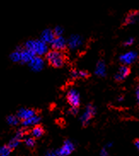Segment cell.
Here are the masks:
<instances>
[{"mask_svg": "<svg viewBox=\"0 0 139 156\" xmlns=\"http://www.w3.org/2000/svg\"><path fill=\"white\" fill-rule=\"evenodd\" d=\"M24 48L32 51L35 55L42 56L46 55L49 52V48L46 43L42 41L41 39H29L25 43Z\"/></svg>", "mask_w": 139, "mask_h": 156, "instance_id": "obj_1", "label": "cell"}, {"mask_svg": "<svg viewBox=\"0 0 139 156\" xmlns=\"http://www.w3.org/2000/svg\"><path fill=\"white\" fill-rule=\"evenodd\" d=\"M46 61L53 68H61L65 63L66 57L62 51L52 50L46 54Z\"/></svg>", "mask_w": 139, "mask_h": 156, "instance_id": "obj_2", "label": "cell"}, {"mask_svg": "<svg viewBox=\"0 0 139 156\" xmlns=\"http://www.w3.org/2000/svg\"><path fill=\"white\" fill-rule=\"evenodd\" d=\"M96 112H97V109H96L94 105L88 104L86 106L84 112L80 115V122L82 123V125L83 126H87L89 123L91 122V120L94 118Z\"/></svg>", "mask_w": 139, "mask_h": 156, "instance_id": "obj_3", "label": "cell"}, {"mask_svg": "<svg viewBox=\"0 0 139 156\" xmlns=\"http://www.w3.org/2000/svg\"><path fill=\"white\" fill-rule=\"evenodd\" d=\"M75 150V144L71 140H66L64 141L62 147L55 149L58 156H68Z\"/></svg>", "mask_w": 139, "mask_h": 156, "instance_id": "obj_4", "label": "cell"}, {"mask_svg": "<svg viewBox=\"0 0 139 156\" xmlns=\"http://www.w3.org/2000/svg\"><path fill=\"white\" fill-rule=\"evenodd\" d=\"M67 100L71 107L79 108L80 104V94L79 90L75 88L69 89L67 93Z\"/></svg>", "mask_w": 139, "mask_h": 156, "instance_id": "obj_5", "label": "cell"}, {"mask_svg": "<svg viewBox=\"0 0 139 156\" xmlns=\"http://www.w3.org/2000/svg\"><path fill=\"white\" fill-rule=\"evenodd\" d=\"M137 59H138V54L134 51H127L119 56L120 62L125 66L131 65L132 63H134Z\"/></svg>", "mask_w": 139, "mask_h": 156, "instance_id": "obj_6", "label": "cell"}, {"mask_svg": "<svg viewBox=\"0 0 139 156\" xmlns=\"http://www.w3.org/2000/svg\"><path fill=\"white\" fill-rule=\"evenodd\" d=\"M67 41H68V47L72 51H76L80 49L84 44L83 38L79 34H72Z\"/></svg>", "mask_w": 139, "mask_h": 156, "instance_id": "obj_7", "label": "cell"}, {"mask_svg": "<svg viewBox=\"0 0 139 156\" xmlns=\"http://www.w3.org/2000/svg\"><path fill=\"white\" fill-rule=\"evenodd\" d=\"M24 136H25V129L21 128L16 131V135L12 137V139L9 142L8 147L10 149H14V148H17L20 144H21V140L24 138Z\"/></svg>", "mask_w": 139, "mask_h": 156, "instance_id": "obj_8", "label": "cell"}, {"mask_svg": "<svg viewBox=\"0 0 139 156\" xmlns=\"http://www.w3.org/2000/svg\"><path fill=\"white\" fill-rule=\"evenodd\" d=\"M29 68L34 72H40L45 67V61L41 56L35 55L33 60L28 63Z\"/></svg>", "mask_w": 139, "mask_h": 156, "instance_id": "obj_9", "label": "cell"}, {"mask_svg": "<svg viewBox=\"0 0 139 156\" xmlns=\"http://www.w3.org/2000/svg\"><path fill=\"white\" fill-rule=\"evenodd\" d=\"M51 44L53 50L62 51L68 47V41L62 36H61V37H55Z\"/></svg>", "mask_w": 139, "mask_h": 156, "instance_id": "obj_10", "label": "cell"}, {"mask_svg": "<svg viewBox=\"0 0 139 156\" xmlns=\"http://www.w3.org/2000/svg\"><path fill=\"white\" fill-rule=\"evenodd\" d=\"M37 114L36 110L33 108H21L17 111L16 116L20 119V120H26L27 119L32 118Z\"/></svg>", "mask_w": 139, "mask_h": 156, "instance_id": "obj_11", "label": "cell"}, {"mask_svg": "<svg viewBox=\"0 0 139 156\" xmlns=\"http://www.w3.org/2000/svg\"><path fill=\"white\" fill-rule=\"evenodd\" d=\"M129 74H130V68H129V67L123 65L119 68L117 73H115L114 79H115L116 81L120 82V81L126 80L127 77L129 76Z\"/></svg>", "mask_w": 139, "mask_h": 156, "instance_id": "obj_12", "label": "cell"}, {"mask_svg": "<svg viewBox=\"0 0 139 156\" xmlns=\"http://www.w3.org/2000/svg\"><path fill=\"white\" fill-rule=\"evenodd\" d=\"M55 38V36L53 30L50 29V28L44 30L41 33V35H40V39L45 43H46L47 44H51Z\"/></svg>", "mask_w": 139, "mask_h": 156, "instance_id": "obj_13", "label": "cell"}, {"mask_svg": "<svg viewBox=\"0 0 139 156\" xmlns=\"http://www.w3.org/2000/svg\"><path fill=\"white\" fill-rule=\"evenodd\" d=\"M41 121V117L36 114L35 116L32 117V118L27 119L26 120H23L21 121V125L24 128H27V127H31V126H38L39 122Z\"/></svg>", "mask_w": 139, "mask_h": 156, "instance_id": "obj_14", "label": "cell"}, {"mask_svg": "<svg viewBox=\"0 0 139 156\" xmlns=\"http://www.w3.org/2000/svg\"><path fill=\"white\" fill-rule=\"evenodd\" d=\"M35 55H34V53L32 52V51H28V50H27L25 49L24 47H23V49L21 51V63H29L30 62L33 60Z\"/></svg>", "mask_w": 139, "mask_h": 156, "instance_id": "obj_15", "label": "cell"}, {"mask_svg": "<svg viewBox=\"0 0 139 156\" xmlns=\"http://www.w3.org/2000/svg\"><path fill=\"white\" fill-rule=\"evenodd\" d=\"M95 74L98 77H104L107 74V67L103 61L97 62L95 68Z\"/></svg>", "mask_w": 139, "mask_h": 156, "instance_id": "obj_16", "label": "cell"}, {"mask_svg": "<svg viewBox=\"0 0 139 156\" xmlns=\"http://www.w3.org/2000/svg\"><path fill=\"white\" fill-rule=\"evenodd\" d=\"M139 18V13L137 11H132L130 14H128L126 19H125V23L127 25H131V24H134L137 21H138Z\"/></svg>", "mask_w": 139, "mask_h": 156, "instance_id": "obj_17", "label": "cell"}, {"mask_svg": "<svg viewBox=\"0 0 139 156\" xmlns=\"http://www.w3.org/2000/svg\"><path fill=\"white\" fill-rule=\"evenodd\" d=\"M44 128L41 126H35L32 128V130L30 131L31 136H33L34 138H39L44 135Z\"/></svg>", "mask_w": 139, "mask_h": 156, "instance_id": "obj_18", "label": "cell"}, {"mask_svg": "<svg viewBox=\"0 0 139 156\" xmlns=\"http://www.w3.org/2000/svg\"><path fill=\"white\" fill-rule=\"evenodd\" d=\"M23 49V47L17 46L16 50L15 51H13L12 53L9 55V58L13 62H21V51Z\"/></svg>", "mask_w": 139, "mask_h": 156, "instance_id": "obj_19", "label": "cell"}, {"mask_svg": "<svg viewBox=\"0 0 139 156\" xmlns=\"http://www.w3.org/2000/svg\"><path fill=\"white\" fill-rule=\"evenodd\" d=\"M6 121L8 123V125L11 126H16L17 125H19L20 123V119L17 117L16 115L14 114H10L6 118Z\"/></svg>", "mask_w": 139, "mask_h": 156, "instance_id": "obj_20", "label": "cell"}, {"mask_svg": "<svg viewBox=\"0 0 139 156\" xmlns=\"http://www.w3.org/2000/svg\"><path fill=\"white\" fill-rule=\"evenodd\" d=\"M89 76V73L84 70H73L71 73V77L75 79V78H87Z\"/></svg>", "mask_w": 139, "mask_h": 156, "instance_id": "obj_21", "label": "cell"}, {"mask_svg": "<svg viewBox=\"0 0 139 156\" xmlns=\"http://www.w3.org/2000/svg\"><path fill=\"white\" fill-rule=\"evenodd\" d=\"M24 143H25L26 146L27 148H34L36 144V141L34 139L33 136H27V137H24Z\"/></svg>", "mask_w": 139, "mask_h": 156, "instance_id": "obj_22", "label": "cell"}, {"mask_svg": "<svg viewBox=\"0 0 139 156\" xmlns=\"http://www.w3.org/2000/svg\"><path fill=\"white\" fill-rule=\"evenodd\" d=\"M11 149L9 148L8 145H4L0 147V156H9Z\"/></svg>", "mask_w": 139, "mask_h": 156, "instance_id": "obj_23", "label": "cell"}, {"mask_svg": "<svg viewBox=\"0 0 139 156\" xmlns=\"http://www.w3.org/2000/svg\"><path fill=\"white\" fill-rule=\"evenodd\" d=\"M53 32H54V34H55V37H61V36H62V34L64 33V29L62 27H61V26H56L55 28L53 29Z\"/></svg>", "mask_w": 139, "mask_h": 156, "instance_id": "obj_24", "label": "cell"}, {"mask_svg": "<svg viewBox=\"0 0 139 156\" xmlns=\"http://www.w3.org/2000/svg\"><path fill=\"white\" fill-rule=\"evenodd\" d=\"M134 41H135V39L133 38H128L127 40L124 42V45H125V46H131V45L134 44Z\"/></svg>", "mask_w": 139, "mask_h": 156, "instance_id": "obj_25", "label": "cell"}, {"mask_svg": "<svg viewBox=\"0 0 139 156\" xmlns=\"http://www.w3.org/2000/svg\"><path fill=\"white\" fill-rule=\"evenodd\" d=\"M99 156H109V148H106V147H103L101 149V152H100Z\"/></svg>", "mask_w": 139, "mask_h": 156, "instance_id": "obj_26", "label": "cell"}, {"mask_svg": "<svg viewBox=\"0 0 139 156\" xmlns=\"http://www.w3.org/2000/svg\"><path fill=\"white\" fill-rule=\"evenodd\" d=\"M45 156H58V154H57V153H56L55 150H50V151H48L45 154Z\"/></svg>", "mask_w": 139, "mask_h": 156, "instance_id": "obj_27", "label": "cell"}, {"mask_svg": "<svg viewBox=\"0 0 139 156\" xmlns=\"http://www.w3.org/2000/svg\"><path fill=\"white\" fill-rule=\"evenodd\" d=\"M70 114H72L73 115H75V114H78V112H79V110H78V108H74V107H71V108H70Z\"/></svg>", "mask_w": 139, "mask_h": 156, "instance_id": "obj_28", "label": "cell"}, {"mask_svg": "<svg viewBox=\"0 0 139 156\" xmlns=\"http://www.w3.org/2000/svg\"><path fill=\"white\" fill-rule=\"evenodd\" d=\"M136 99H137V104L139 105V84L137 85V87L136 88Z\"/></svg>", "mask_w": 139, "mask_h": 156, "instance_id": "obj_29", "label": "cell"}, {"mask_svg": "<svg viewBox=\"0 0 139 156\" xmlns=\"http://www.w3.org/2000/svg\"><path fill=\"white\" fill-rule=\"evenodd\" d=\"M105 147H106V148H109V149L110 148H112V147H113V143H112V142H109V143L106 144Z\"/></svg>", "mask_w": 139, "mask_h": 156, "instance_id": "obj_30", "label": "cell"}, {"mask_svg": "<svg viewBox=\"0 0 139 156\" xmlns=\"http://www.w3.org/2000/svg\"><path fill=\"white\" fill-rule=\"evenodd\" d=\"M134 145H135V147L137 148V150H139V140H137V141H136Z\"/></svg>", "mask_w": 139, "mask_h": 156, "instance_id": "obj_31", "label": "cell"}]
</instances>
